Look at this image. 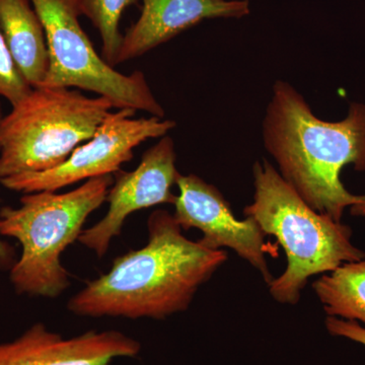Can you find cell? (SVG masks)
Here are the masks:
<instances>
[{
	"instance_id": "6da1fadb",
	"label": "cell",
	"mask_w": 365,
	"mask_h": 365,
	"mask_svg": "<svg viewBox=\"0 0 365 365\" xmlns=\"http://www.w3.org/2000/svg\"><path fill=\"white\" fill-rule=\"evenodd\" d=\"M148 242L115 259L109 272L91 281L68 302L88 318L163 319L188 309L199 288L227 260L222 250L190 241L174 215L151 213Z\"/></svg>"
},
{
	"instance_id": "7a4b0ae2",
	"label": "cell",
	"mask_w": 365,
	"mask_h": 365,
	"mask_svg": "<svg viewBox=\"0 0 365 365\" xmlns=\"http://www.w3.org/2000/svg\"><path fill=\"white\" fill-rule=\"evenodd\" d=\"M263 140L281 177L317 212L342 222L346 209L365 199L341 181L346 165L365 172V104H350L340 121H324L294 86L276 81Z\"/></svg>"
},
{
	"instance_id": "3957f363",
	"label": "cell",
	"mask_w": 365,
	"mask_h": 365,
	"mask_svg": "<svg viewBox=\"0 0 365 365\" xmlns=\"http://www.w3.org/2000/svg\"><path fill=\"white\" fill-rule=\"evenodd\" d=\"M253 175L254 201L244 215L274 235L287 254V270L268 285L276 302L297 304L312 276L365 259L353 245L351 227L309 207L270 163H255Z\"/></svg>"
},
{
	"instance_id": "277c9868",
	"label": "cell",
	"mask_w": 365,
	"mask_h": 365,
	"mask_svg": "<svg viewBox=\"0 0 365 365\" xmlns=\"http://www.w3.org/2000/svg\"><path fill=\"white\" fill-rule=\"evenodd\" d=\"M113 175L91 178L66 193L24 194L19 207L0 209V235L21 246L11 269V284L20 294L55 299L71 285L61 254L78 241L88 216L107 201Z\"/></svg>"
},
{
	"instance_id": "5b68a950",
	"label": "cell",
	"mask_w": 365,
	"mask_h": 365,
	"mask_svg": "<svg viewBox=\"0 0 365 365\" xmlns=\"http://www.w3.org/2000/svg\"><path fill=\"white\" fill-rule=\"evenodd\" d=\"M115 109L105 97L41 86L0 121V180L58 167Z\"/></svg>"
},
{
	"instance_id": "8992f818",
	"label": "cell",
	"mask_w": 365,
	"mask_h": 365,
	"mask_svg": "<svg viewBox=\"0 0 365 365\" xmlns=\"http://www.w3.org/2000/svg\"><path fill=\"white\" fill-rule=\"evenodd\" d=\"M49 48L50 67L43 86L88 91L109 98L115 109H132L163 118L145 76L123 74L105 61L91 44L79 18L83 0H31Z\"/></svg>"
},
{
	"instance_id": "52a82bcc",
	"label": "cell",
	"mask_w": 365,
	"mask_h": 365,
	"mask_svg": "<svg viewBox=\"0 0 365 365\" xmlns=\"http://www.w3.org/2000/svg\"><path fill=\"white\" fill-rule=\"evenodd\" d=\"M135 110L112 112L90 140L72 151L58 167L0 180L4 188L28 194L56 192L91 178L115 175L133 158V150L144 141L168 135L177 126L173 120L151 116L134 118Z\"/></svg>"
},
{
	"instance_id": "ba28073f",
	"label": "cell",
	"mask_w": 365,
	"mask_h": 365,
	"mask_svg": "<svg viewBox=\"0 0 365 365\" xmlns=\"http://www.w3.org/2000/svg\"><path fill=\"white\" fill-rule=\"evenodd\" d=\"M176 185L180 193L173 215L182 230H200L203 237L198 242L205 248L232 250L270 284L274 278L266 261V235L258 223L251 217L235 218L220 190L196 175L180 174Z\"/></svg>"
},
{
	"instance_id": "9c48e42d",
	"label": "cell",
	"mask_w": 365,
	"mask_h": 365,
	"mask_svg": "<svg viewBox=\"0 0 365 365\" xmlns=\"http://www.w3.org/2000/svg\"><path fill=\"white\" fill-rule=\"evenodd\" d=\"M176 158L174 140L165 135L143 153L135 170H118L108 194L107 215L83 230L78 242L101 258L107 254L113 240L121 234L125 220L132 213L160 204L174 205L177 196L172 188L180 176Z\"/></svg>"
},
{
	"instance_id": "30bf717a",
	"label": "cell",
	"mask_w": 365,
	"mask_h": 365,
	"mask_svg": "<svg viewBox=\"0 0 365 365\" xmlns=\"http://www.w3.org/2000/svg\"><path fill=\"white\" fill-rule=\"evenodd\" d=\"M140 349L138 341L119 331H88L66 339L38 323L0 343V365H111L120 357L137 356Z\"/></svg>"
},
{
	"instance_id": "8fae6325",
	"label": "cell",
	"mask_w": 365,
	"mask_h": 365,
	"mask_svg": "<svg viewBox=\"0 0 365 365\" xmlns=\"http://www.w3.org/2000/svg\"><path fill=\"white\" fill-rule=\"evenodd\" d=\"M249 0H143L140 16L123 35L118 64L138 58L192 26L211 19H241Z\"/></svg>"
},
{
	"instance_id": "7c38bea8",
	"label": "cell",
	"mask_w": 365,
	"mask_h": 365,
	"mask_svg": "<svg viewBox=\"0 0 365 365\" xmlns=\"http://www.w3.org/2000/svg\"><path fill=\"white\" fill-rule=\"evenodd\" d=\"M0 31L32 88L44 85L50 67L44 26L31 0H0Z\"/></svg>"
},
{
	"instance_id": "4fadbf2b",
	"label": "cell",
	"mask_w": 365,
	"mask_h": 365,
	"mask_svg": "<svg viewBox=\"0 0 365 365\" xmlns=\"http://www.w3.org/2000/svg\"><path fill=\"white\" fill-rule=\"evenodd\" d=\"M313 288L328 317L365 325V259L325 274L314 281Z\"/></svg>"
},
{
	"instance_id": "5bb4252c",
	"label": "cell",
	"mask_w": 365,
	"mask_h": 365,
	"mask_svg": "<svg viewBox=\"0 0 365 365\" xmlns=\"http://www.w3.org/2000/svg\"><path fill=\"white\" fill-rule=\"evenodd\" d=\"M136 0H83V16L91 21L102 39V57L107 63L116 66V60L123 35L119 24L125 9Z\"/></svg>"
},
{
	"instance_id": "9a60e30c",
	"label": "cell",
	"mask_w": 365,
	"mask_h": 365,
	"mask_svg": "<svg viewBox=\"0 0 365 365\" xmlns=\"http://www.w3.org/2000/svg\"><path fill=\"white\" fill-rule=\"evenodd\" d=\"M33 90L16 66L0 31V97L11 107L18 105Z\"/></svg>"
},
{
	"instance_id": "2e32d148",
	"label": "cell",
	"mask_w": 365,
	"mask_h": 365,
	"mask_svg": "<svg viewBox=\"0 0 365 365\" xmlns=\"http://www.w3.org/2000/svg\"><path fill=\"white\" fill-rule=\"evenodd\" d=\"M325 325L331 335L346 338L365 346V328L359 325V322L327 317Z\"/></svg>"
},
{
	"instance_id": "e0dca14e",
	"label": "cell",
	"mask_w": 365,
	"mask_h": 365,
	"mask_svg": "<svg viewBox=\"0 0 365 365\" xmlns=\"http://www.w3.org/2000/svg\"><path fill=\"white\" fill-rule=\"evenodd\" d=\"M2 117L4 115H2L1 105H0V121H1ZM13 256V248L0 239V266L6 267V266L11 265Z\"/></svg>"
},
{
	"instance_id": "ac0fdd59",
	"label": "cell",
	"mask_w": 365,
	"mask_h": 365,
	"mask_svg": "<svg viewBox=\"0 0 365 365\" xmlns=\"http://www.w3.org/2000/svg\"><path fill=\"white\" fill-rule=\"evenodd\" d=\"M350 213H351L353 216H359V217L365 218V199L351 206V207H350Z\"/></svg>"
}]
</instances>
